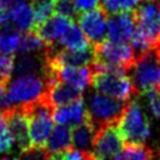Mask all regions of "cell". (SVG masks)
Returning a JSON list of instances; mask_svg holds the SVG:
<instances>
[{"label": "cell", "instance_id": "cell-1", "mask_svg": "<svg viewBox=\"0 0 160 160\" xmlns=\"http://www.w3.org/2000/svg\"><path fill=\"white\" fill-rule=\"evenodd\" d=\"M135 31L131 46L138 54L149 49L160 48V4L155 0H145L134 10Z\"/></svg>", "mask_w": 160, "mask_h": 160}, {"label": "cell", "instance_id": "cell-2", "mask_svg": "<svg viewBox=\"0 0 160 160\" xmlns=\"http://www.w3.org/2000/svg\"><path fill=\"white\" fill-rule=\"evenodd\" d=\"M129 71H131L130 80L136 92H160V48L138 54Z\"/></svg>", "mask_w": 160, "mask_h": 160}, {"label": "cell", "instance_id": "cell-3", "mask_svg": "<svg viewBox=\"0 0 160 160\" xmlns=\"http://www.w3.org/2000/svg\"><path fill=\"white\" fill-rule=\"evenodd\" d=\"M94 60L90 64L92 71L98 70H118L128 72L135 61V51L129 44H115L102 40L92 45Z\"/></svg>", "mask_w": 160, "mask_h": 160}, {"label": "cell", "instance_id": "cell-4", "mask_svg": "<svg viewBox=\"0 0 160 160\" xmlns=\"http://www.w3.org/2000/svg\"><path fill=\"white\" fill-rule=\"evenodd\" d=\"M29 121V136L31 146L45 148L46 140L52 129V110L54 108L46 101L44 94L28 104L19 105Z\"/></svg>", "mask_w": 160, "mask_h": 160}, {"label": "cell", "instance_id": "cell-5", "mask_svg": "<svg viewBox=\"0 0 160 160\" xmlns=\"http://www.w3.org/2000/svg\"><path fill=\"white\" fill-rule=\"evenodd\" d=\"M91 85L102 95H108L120 100H128L138 94L130 78L124 71L118 70H98L92 71Z\"/></svg>", "mask_w": 160, "mask_h": 160}, {"label": "cell", "instance_id": "cell-6", "mask_svg": "<svg viewBox=\"0 0 160 160\" xmlns=\"http://www.w3.org/2000/svg\"><path fill=\"white\" fill-rule=\"evenodd\" d=\"M118 129L126 144H142L149 136V120L136 100L129 101L125 111L118 121Z\"/></svg>", "mask_w": 160, "mask_h": 160}, {"label": "cell", "instance_id": "cell-7", "mask_svg": "<svg viewBox=\"0 0 160 160\" xmlns=\"http://www.w3.org/2000/svg\"><path fill=\"white\" fill-rule=\"evenodd\" d=\"M128 104V100H120L96 92L90 96L86 112L91 122L99 129L104 125L118 124Z\"/></svg>", "mask_w": 160, "mask_h": 160}, {"label": "cell", "instance_id": "cell-8", "mask_svg": "<svg viewBox=\"0 0 160 160\" xmlns=\"http://www.w3.org/2000/svg\"><path fill=\"white\" fill-rule=\"evenodd\" d=\"M46 82L42 76L30 75L21 76L6 85V102L8 108L19 106L39 99L45 91Z\"/></svg>", "mask_w": 160, "mask_h": 160}, {"label": "cell", "instance_id": "cell-9", "mask_svg": "<svg viewBox=\"0 0 160 160\" xmlns=\"http://www.w3.org/2000/svg\"><path fill=\"white\" fill-rule=\"evenodd\" d=\"M124 146V140L118 129V124L104 125L98 129L91 152L98 160H108L114 158Z\"/></svg>", "mask_w": 160, "mask_h": 160}, {"label": "cell", "instance_id": "cell-10", "mask_svg": "<svg viewBox=\"0 0 160 160\" xmlns=\"http://www.w3.org/2000/svg\"><path fill=\"white\" fill-rule=\"evenodd\" d=\"M1 112L5 124L19 149L24 151L31 148V141L29 136V121L24 110L20 106H11L1 110Z\"/></svg>", "mask_w": 160, "mask_h": 160}, {"label": "cell", "instance_id": "cell-11", "mask_svg": "<svg viewBox=\"0 0 160 160\" xmlns=\"http://www.w3.org/2000/svg\"><path fill=\"white\" fill-rule=\"evenodd\" d=\"M45 82L46 86L44 98L54 109L82 99V90L74 85H70L56 78L49 79Z\"/></svg>", "mask_w": 160, "mask_h": 160}, {"label": "cell", "instance_id": "cell-12", "mask_svg": "<svg viewBox=\"0 0 160 160\" xmlns=\"http://www.w3.org/2000/svg\"><path fill=\"white\" fill-rule=\"evenodd\" d=\"M79 28L92 45L101 42L105 40L106 25H108V15L101 9H91L84 11L78 18Z\"/></svg>", "mask_w": 160, "mask_h": 160}, {"label": "cell", "instance_id": "cell-13", "mask_svg": "<svg viewBox=\"0 0 160 160\" xmlns=\"http://www.w3.org/2000/svg\"><path fill=\"white\" fill-rule=\"evenodd\" d=\"M135 31L134 11H124L108 18L106 40L115 44H126Z\"/></svg>", "mask_w": 160, "mask_h": 160}, {"label": "cell", "instance_id": "cell-14", "mask_svg": "<svg viewBox=\"0 0 160 160\" xmlns=\"http://www.w3.org/2000/svg\"><path fill=\"white\" fill-rule=\"evenodd\" d=\"M74 21L61 15H51L48 20L35 28L32 31L45 42L46 46H55L59 39L68 31Z\"/></svg>", "mask_w": 160, "mask_h": 160}, {"label": "cell", "instance_id": "cell-15", "mask_svg": "<svg viewBox=\"0 0 160 160\" xmlns=\"http://www.w3.org/2000/svg\"><path fill=\"white\" fill-rule=\"evenodd\" d=\"M91 76L92 70L90 65L88 66H62L59 69H55L51 72V78H56L61 81H65L70 85H74L79 89H85L89 84H91Z\"/></svg>", "mask_w": 160, "mask_h": 160}, {"label": "cell", "instance_id": "cell-16", "mask_svg": "<svg viewBox=\"0 0 160 160\" xmlns=\"http://www.w3.org/2000/svg\"><path fill=\"white\" fill-rule=\"evenodd\" d=\"M86 118V108L82 99L52 110V120L58 125L75 126Z\"/></svg>", "mask_w": 160, "mask_h": 160}, {"label": "cell", "instance_id": "cell-17", "mask_svg": "<svg viewBox=\"0 0 160 160\" xmlns=\"http://www.w3.org/2000/svg\"><path fill=\"white\" fill-rule=\"evenodd\" d=\"M96 131H98L96 126L91 122L86 112V118L80 124L72 126V129L70 130L72 149L78 151H91L92 141Z\"/></svg>", "mask_w": 160, "mask_h": 160}, {"label": "cell", "instance_id": "cell-18", "mask_svg": "<svg viewBox=\"0 0 160 160\" xmlns=\"http://www.w3.org/2000/svg\"><path fill=\"white\" fill-rule=\"evenodd\" d=\"M14 72L19 78L21 76H30V75H39L42 76L45 62L42 51L39 54L34 52H20V55L14 61Z\"/></svg>", "mask_w": 160, "mask_h": 160}, {"label": "cell", "instance_id": "cell-19", "mask_svg": "<svg viewBox=\"0 0 160 160\" xmlns=\"http://www.w3.org/2000/svg\"><path fill=\"white\" fill-rule=\"evenodd\" d=\"M9 22L21 34L34 30V12L29 4L19 1L9 5Z\"/></svg>", "mask_w": 160, "mask_h": 160}, {"label": "cell", "instance_id": "cell-20", "mask_svg": "<svg viewBox=\"0 0 160 160\" xmlns=\"http://www.w3.org/2000/svg\"><path fill=\"white\" fill-rule=\"evenodd\" d=\"M45 149L49 152L62 151L68 149H72L71 146V135L70 129L66 125H56L51 129V132L46 140Z\"/></svg>", "mask_w": 160, "mask_h": 160}, {"label": "cell", "instance_id": "cell-21", "mask_svg": "<svg viewBox=\"0 0 160 160\" xmlns=\"http://www.w3.org/2000/svg\"><path fill=\"white\" fill-rule=\"evenodd\" d=\"M64 49H70V50H84L90 45L89 40L76 24H71V26L68 29V31L59 39L58 41Z\"/></svg>", "mask_w": 160, "mask_h": 160}, {"label": "cell", "instance_id": "cell-22", "mask_svg": "<svg viewBox=\"0 0 160 160\" xmlns=\"http://www.w3.org/2000/svg\"><path fill=\"white\" fill-rule=\"evenodd\" d=\"M114 160H154V152L144 144H125Z\"/></svg>", "mask_w": 160, "mask_h": 160}, {"label": "cell", "instance_id": "cell-23", "mask_svg": "<svg viewBox=\"0 0 160 160\" xmlns=\"http://www.w3.org/2000/svg\"><path fill=\"white\" fill-rule=\"evenodd\" d=\"M21 32L10 22L0 29V54H14L20 42Z\"/></svg>", "mask_w": 160, "mask_h": 160}, {"label": "cell", "instance_id": "cell-24", "mask_svg": "<svg viewBox=\"0 0 160 160\" xmlns=\"http://www.w3.org/2000/svg\"><path fill=\"white\" fill-rule=\"evenodd\" d=\"M140 0H100V9L108 15L131 11L139 5Z\"/></svg>", "mask_w": 160, "mask_h": 160}, {"label": "cell", "instance_id": "cell-25", "mask_svg": "<svg viewBox=\"0 0 160 160\" xmlns=\"http://www.w3.org/2000/svg\"><path fill=\"white\" fill-rule=\"evenodd\" d=\"M55 0H31V9L34 12V29L42 24L51 16L54 11Z\"/></svg>", "mask_w": 160, "mask_h": 160}, {"label": "cell", "instance_id": "cell-26", "mask_svg": "<svg viewBox=\"0 0 160 160\" xmlns=\"http://www.w3.org/2000/svg\"><path fill=\"white\" fill-rule=\"evenodd\" d=\"M45 48H46L45 42L34 31H28V32H22V35L20 36L18 51L19 52H35V51H44Z\"/></svg>", "mask_w": 160, "mask_h": 160}, {"label": "cell", "instance_id": "cell-27", "mask_svg": "<svg viewBox=\"0 0 160 160\" xmlns=\"http://www.w3.org/2000/svg\"><path fill=\"white\" fill-rule=\"evenodd\" d=\"M15 56L14 54H0V84L8 85L12 69Z\"/></svg>", "mask_w": 160, "mask_h": 160}, {"label": "cell", "instance_id": "cell-28", "mask_svg": "<svg viewBox=\"0 0 160 160\" xmlns=\"http://www.w3.org/2000/svg\"><path fill=\"white\" fill-rule=\"evenodd\" d=\"M54 11L58 15L74 19L78 15L76 6L74 4V0H55L54 1Z\"/></svg>", "mask_w": 160, "mask_h": 160}, {"label": "cell", "instance_id": "cell-29", "mask_svg": "<svg viewBox=\"0 0 160 160\" xmlns=\"http://www.w3.org/2000/svg\"><path fill=\"white\" fill-rule=\"evenodd\" d=\"M49 151L45 148H35L31 146L28 150L21 151L19 160H48Z\"/></svg>", "mask_w": 160, "mask_h": 160}, {"label": "cell", "instance_id": "cell-30", "mask_svg": "<svg viewBox=\"0 0 160 160\" xmlns=\"http://www.w3.org/2000/svg\"><path fill=\"white\" fill-rule=\"evenodd\" d=\"M148 98H149V108L152 115L160 119V92L158 91L148 92Z\"/></svg>", "mask_w": 160, "mask_h": 160}, {"label": "cell", "instance_id": "cell-31", "mask_svg": "<svg viewBox=\"0 0 160 160\" xmlns=\"http://www.w3.org/2000/svg\"><path fill=\"white\" fill-rule=\"evenodd\" d=\"M100 0H74V4L76 6V10L80 12L95 9L99 5Z\"/></svg>", "mask_w": 160, "mask_h": 160}, {"label": "cell", "instance_id": "cell-32", "mask_svg": "<svg viewBox=\"0 0 160 160\" xmlns=\"http://www.w3.org/2000/svg\"><path fill=\"white\" fill-rule=\"evenodd\" d=\"M61 160H84V155L81 151H78L75 149H68L62 150Z\"/></svg>", "mask_w": 160, "mask_h": 160}, {"label": "cell", "instance_id": "cell-33", "mask_svg": "<svg viewBox=\"0 0 160 160\" xmlns=\"http://www.w3.org/2000/svg\"><path fill=\"white\" fill-rule=\"evenodd\" d=\"M9 22V6L0 2V29Z\"/></svg>", "mask_w": 160, "mask_h": 160}, {"label": "cell", "instance_id": "cell-34", "mask_svg": "<svg viewBox=\"0 0 160 160\" xmlns=\"http://www.w3.org/2000/svg\"><path fill=\"white\" fill-rule=\"evenodd\" d=\"M8 109V102H6V85L0 84V111Z\"/></svg>", "mask_w": 160, "mask_h": 160}, {"label": "cell", "instance_id": "cell-35", "mask_svg": "<svg viewBox=\"0 0 160 160\" xmlns=\"http://www.w3.org/2000/svg\"><path fill=\"white\" fill-rule=\"evenodd\" d=\"M20 0H0V2L1 4H4V5H11V4H15V2H19Z\"/></svg>", "mask_w": 160, "mask_h": 160}]
</instances>
